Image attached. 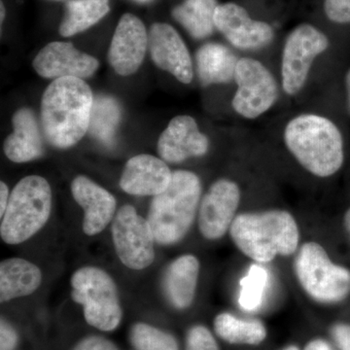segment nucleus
<instances>
[{
	"instance_id": "29",
	"label": "nucleus",
	"mask_w": 350,
	"mask_h": 350,
	"mask_svg": "<svg viewBox=\"0 0 350 350\" xmlns=\"http://www.w3.org/2000/svg\"><path fill=\"white\" fill-rule=\"evenodd\" d=\"M186 350H219V347L211 331L198 325L189 331Z\"/></svg>"
},
{
	"instance_id": "12",
	"label": "nucleus",
	"mask_w": 350,
	"mask_h": 350,
	"mask_svg": "<svg viewBox=\"0 0 350 350\" xmlns=\"http://www.w3.org/2000/svg\"><path fill=\"white\" fill-rule=\"evenodd\" d=\"M214 25L230 43L241 50H254L268 45L273 38L271 25L252 20L243 7L234 3L218 5Z\"/></svg>"
},
{
	"instance_id": "39",
	"label": "nucleus",
	"mask_w": 350,
	"mask_h": 350,
	"mask_svg": "<svg viewBox=\"0 0 350 350\" xmlns=\"http://www.w3.org/2000/svg\"><path fill=\"white\" fill-rule=\"evenodd\" d=\"M283 350H299V349L296 347V345H289V347H287L286 349Z\"/></svg>"
},
{
	"instance_id": "5",
	"label": "nucleus",
	"mask_w": 350,
	"mask_h": 350,
	"mask_svg": "<svg viewBox=\"0 0 350 350\" xmlns=\"http://www.w3.org/2000/svg\"><path fill=\"white\" fill-rule=\"evenodd\" d=\"M52 190L48 181L38 175L18 182L2 216L0 236L7 244H19L31 239L49 219Z\"/></svg>"
},
{
	"instance_id": "34",
	"label": "nucleus",
	"mask_w": 350,
	"mask_h": 350,
	"mask_svg": "<svg viewBox=\"0 0 350 350\" xmlns=\"http://www.w3.org/2000/svg\"><path fill=\"white\" fill-rule=\"evenodd\" d=\"M9 200H10V196H9L8 186L3 181H1V183H0V216L1 217L5 213Z\"/></svg>"
},
{
	"instance_id": "20",
	"label": "nucleus",
	"mask_w": 350,
	"mask_h": 350,
	"mask_svg": "<svg viewBox=\"0 0 350 350\" xmlns=\"http://www.w3.org/2000/svg\"><path fill=\"white\" fill-rule=\"evenodd\" d=\"M200 262L194 255L186 254L175 259L165 271L163 288L170 303L178 310L191 306L197 290Z\"/></svg>"
},
{
	"instance_id": "37",
	"label": "nucleus",
	"mask_w": 350,
	"mask_h": 350,
	"mask_svg": "<svg viewBox=\"0 0 350 350\" xmlns=\"http://www.w3.org/2000/svg\"><path fill=\"white\" fill-rule=\"evenodd\" d=\"M347 94H349V105L350 109V69L349 73L347 75Z\"/></svg>"
},
{
	"instance_id": "7",
	"label": "nucleus",
	"mask_w": 350,
	"mask_h": 350,
	"mask_svg": "<svg viewBox=\"0 0 350 350\" xmlns=\"http://www.w3.org/2000/svg\"><path fill=\"white\" fill-rule=\"evenodd\" d=\"M73 301L84 308L90 325L101 331L116 329L122 319L118 291L111 276L96 267L77 269L71 278Z\"/></svg>"
},
{
	"instance_id": "18",
	"label": "nucleus",
	"mask_w": 350,
	"mask_h": 350,
	"mask_svg": "<svg viewBox=\"0 0 350 350\" xmlns=\"http://www.w3.org/2000/svg\"><path fill=\"white\" fill-rule=\"evenodd\" d=\"M71 192L77 204L84 209L83 231L90 237L100 234L114 215L115 198L105 188L83 175L73 179Z\"/></svg>"
},
{
	"instance_id": "26",
	"label": "nucleus",
	"mask_w": 350,
	"mask_h": 350,
	"mask_svg": "<svg viewBox=\"0 0 350 350\" xmlns=\"http://www.w3.org/2000/svg\"><path fill=\"white\" fill-rule=\"evenodd\" d=\"M120 120L121 107L118 101L107 96L94 98L89 131L96 139L103 144H112Z\"/></svg>"
},
{
	"instance_id": "28",
	"label": "nucleus",
	"mask_w": 350,
	"mask_h": 350,
	"mask_svg": "<svg viewBox=\"0 0 350 350\" xmlns=\"http://www.w3.org/2000/svg\"><path fill=\"white\" fill-rule=\"evenodd\" d=\"M131 340L137 350H178L172 335L148 324H135L131 328Z\"/></svg>"
},
{
	"instance_id": "8",
	"label": "nucleus",
	"mask_w": 350,
	"mask_h": 350,
	"mask_svg": "<svg viewBox=\"0 0 350 350\" xmlns=\"http://www.w3.org/2000/svg\"><path fill=\"white\" fill-rule=\"evenodd\" d=\"M234 79L238 90L232 98V107L244 118L261 116L278 100V88L275 77L256 59H239Z\"/></svg>"
},
{
	"instance_id": "10",
	"label": "nucleus",
	"mask_w": 350,
	"mask_h": 350,
	"mask_svg": "<svg viewBox=\"0 0 350 350\" xmlns=\"http://www.w3.org/2000/svg\"><path fill=\"white\" fill-rule=\"evenodd\" d=\"M325 34L310 25H301L289 34L283 48L282 86L288 94H296L304 87L315 57L327 50Z\"/></svg>"
},
{
	"instance_id": "1",
	"label": "nucleus",
	"mask_w": 350,
	"mask_h": 350,
	"mask_svg": "<svg viewBox=\"0 0 350 350\" xmlns=\"http://www.w3.org/2000/svg\"><path fill=\"white\" fill-rule=\"evenodd\" d=\"M93 103V93L84 80H54L41 100V126L46 139L61 149L77 144L89 131Z\"/></svg>"
},
{
	"instance_id": "30",
	"label": "nucleus",
	"mask_w": 350,
	"mask_h": 350,
	"mask_svg": "<svg viewBox=\"0 0 350 350\" xmlns=\"http://www.w3.org/2000/svg\"><path fill=\"white\" fill-rule=\"evenodd\" d=\"M327 17L338 24L350 23V0H325Z\"/></svg>"
},
{
	"instance_id": "24",
	"label": "nucleus",
	"mask_w": 350,
	"mask_h": 350,
	"mask_svg": "<svg viewBox=\"0 0 350 350\" xmlns=\"http://www.w3.org/2000/svg\"><path fill=\"white\" fill-rule=\"evenodd\" d=\"M109 0H71L59 27L64 38L75 36L96 25L109 12Z\"/></svg>"
},
{
	"instance_id": "21",
	"label": "nucleus",
	"mask_w": 350,
	"mask_h": 350,
	"mask_svg": "<svg viewBox=\"0 0 350 350\" xmlns=\"http://www.w3.org/2000/svg\"><path fill=\"white\" fill-rule=\"evenodd\" d=\"M42 273L36 265L10 258L0 264V301L1 303L29 296L40 286Z\"/></svg>"
},
{
	"instance_id": "19",
	"label": "nucleus",
	"mask_w": 350,
	"mask_h": 350,
	"mask_svg": "<svg viewBox=\"0 0 350 350\" xmlns=\"http://www.w3.org/2000/svg\"><path fill=\"white\" fill-rule=\"evenodd\" d=\"M13 133L4 142V153L14 163H27L43 155L42 137L32 110L22 108L14 114Z\"/></svg>"
},
{
	"instance_id": "33",
	"label": "nucleus",
	"mask_w": 350,
	"mask_h": 350,
	"mask_svg": "<svg viewBox=\"0 0 350 350\" xmlns=\"http://www.w3.org/2000/svg\"><path fill=\"white\" fill-rule=\"evenodd\" d=\"M333 337L342 350H350V325L337 324L333 327Z\"/></svg>"
},
{
	"instance_id": "17",
	"label": "nucleus",
	"mask_w": 350,
	"mask_h": 350,
	"mask_svg": "<svg viewBox=\"0 0 350 350\" xmlns=\"http://www.w3.org/2000/svg\"><path fill=\"white\" fill-rule=\"evenodd\" d=\"M172 174L165 161L142 154L126 163L120 187L130 195L155 197L169 187Z\"/></svg>"
},
{
	"instance_id": "15",
	"label": "nucleus",
	"mask_w": 350,
	"mask_h": 350,
	"mask_svg": "<svg viewBox=\"0 0 350 350\" xmlns=\"http://www.w3.org/2000/svg\"><path fill=\"white\" fill-rule=\"evenodd\" d=\"M148 47L152 59L158 68L167 71L184 84L192 81L194 73L190 53L172 25H152L148 33Z\"/></svg>"
},
{
	"instance_id": "35",
	"label": "nucleus",
	"mask_w": 350,
	"mask_h": 350,
	"mask_svg": "<svg viewBox=\"0 0 350 350\" xmlns=\"http://www.w3.org/2000/svg\"><path fill=\"white\" fill-rule=\"evenodd\" d=\"M305 350H332L331 347H329V345L327 344L325 340H320V338H317V340H313L312 342H308L305 347Z\"/></svg>"
},
{
	"instance_id": "23",
	"label": "nucleus",
	"mask_w": 350,
	"mask_h": 350,
	"mask_svg": "<svg viewBox=\"0 0 350 350\" xmlns=\"http://www.w3.org/2000/svg\"><path fill=\"white\" fill-rule=\"evenodd\" d=\"M217 6L216 0H185L175 7L172 15L193 38L202 39L213 33Z\"/></svg>"
},
{
	"instance_id": "16",
	"label": "nucleus",
	"mask_w": 350,
	"mask_h": 350,
	"mask_svg": "<svg viewBox=\"0 0 350 350\" xmlns=\"http://www.w3.org/2000/svg\"><path fill=\"white\" fill-rule=\"evenodd\" d=\"M208 138L200 133L195 119L188 115L174 117L158 142L159 155L165 162L180 163L208 151Z\"/></svg>"
},
{
	"instance_id": "9",
	"label": "nucleus",
	"mask_w": 350,
	"mask_h": 350,
	"mask_svg": "<svg viewBox=\"0 0 350 350\" xmlns=\"http://www.w3.org/2000/svg\"><path fill=\"white\" fill-rule=\"evenodd\" d=\"M112 239L120 261L131 269L150 266L155 257L154 238L149 221L135 207L124 206L113 219Z\"/></svg>"
},
{
	"instance_id": "32",
	"label": "nucleus",
	"mask_w": 350,
	"mask_h": 350,
	"mask_svg": "<svg viewBox=\"0 0 350 350\" xmlns=\"http://www.w3.org/2000/svg\"><path fill=\"white\" fill-rule=\"evenodd\" d=\"M18 342L17 334L14 331L12 327L1 321L0 327V349L13 350Z\"/></svg>"
},
{
	"instance_id": "2",
	"label": "nucleus",
	"mask_w": 350,
	"mask_h": 350,
	"mask_svg": "<svg viewBox=\"0 0 350 350\" xmlns=\"http://www.w3.org/2000/svg\"><path fill=\"white\" fill-rule=\"evenodd\" d=\"M230 234L239 250L257 262L290 256L298 250L300 241V231L293 216L278 209L239 214L230 228Z\"/></svg>"
},
{
	"instance_id": "25",
	"label": "nucleus",
	"mask_w": 350,
	"mask_h": 350,
	"mask_svg": "<svg viewBox=\"0 0 350 350\" xmlns=\"http://www.w3.org/2000/svg\"><path fill=\"white\" fill-rule=\"evenodd\" d=\"M214 329L219 337L229 344L256 345L267 338V329L262 322L238 319L228 312L215 317Z\"/></svg>"
},
{
	"instance_id": "13",
	"label": "nucleus",
	"mask_w": 350,
	"mask_h": 350,
	"mask_svg": "<svg viewBox=\"0 0 350 350\" xmlns=\"http://www.w3.org/2000/svg\"><path fill=\"white\" fill-rule=\"evenodd\" d=\"M98 64L96 57L68 42L47 44L33 61V68L41 77L54 80L64 77L86 79L96 72Z\"/></svg>"
},
{
	"instance_id": "22",
	"label": "nucleus",
	"mask_w": 350,
	"mask_h": 350,
	"mask_svg": "<svg viewBox=\"0 0 350 350\" xmlns=\"http://www.w3.org/2000/svg\"><path fill=\"white\" fill-rule=\"evenodd\" d=\"M196 61L200 82L209 86L234 79L239 59L222 44L207 43L198 51Z\"/></svg>"
},
{
	"instance_id": "14",
	"label": "nucleus",
	"mask_w": 350,
	"mask_h": 350,
	"mask_svg": "<svg viewBox=\"0 0 350 350\" xmlns=\"http://www.w3.org/2000/svg\"><path fill=\"white\" fill-rule=\"evenodd\" d=\"M148 47V33L144 23L131 14L119 21L108 52V59L119 75L137 72Z\"/></svg>"
},
{
	"instance_id": "38",
	"label": "nucleus",
	"mask_w": 350,
	"mask_h": 350,
	"mask_svg": "<svg viewBox=\"0 0 350 350\" xmlns=\"http://www.w3.org/2000/svg\"><path fill=\"white\" fill-rule=\"evenodd\" d=\"M4 16H5V10H4V5L1 2V23L3 22Z\"/></svg>"
},
{
	"instance_id": "3",
	"label": "nucleus",
	"mask_w": 350,
	"mask_h": 350,
	"mask_svg": "<svg viewBox=\"0 0 350 350\" xmlns=\"http://www.w3.org/2000/svg\"><path fill=\"white\" fill-rule=\"evenodd\" d=\"M285 144L304 169L319 177L335 174L344 163V142L326 117L304 114L288 123Z\"/></svg>"
},
{
	"instance_id": "27",
	"label": "nucleus",
	"mask_w": 350,
	"mask_h": 350,
	"mask_svg": "<svg viewBox=\"0 0 350 350\" xmlns=\"http://www.w3.org/2000/svg\"><path fill=\"white\" fill-rule=\"evenodd\" d=\"M269 273L266 269L253 265L247 275L241 280L239 303L243 310L253 312L261 305L265 290L268 285Z\"/></svg>"
},
{
	"instance_id": "4",
	"label": "nucleus",
	"mask_w": 350,
	"mask_h": 350,
	"mask_svg": "<svg viewBox=\"0 0 350 350\" xmlns=\"http://www.w3.org/2000/svg\"><path fill=\"white\" fill-rule=\"evenodd\" d=\"M200 194L197 175L188 170L172 174L169 187L152 200L147 219L156 241L170 245L186 236L194 222Z\"/></svg>"
},
{
	"instance_id": "36",
	"label": "nucleus",
	"mask_w": 350,
	"mask_h": 350,
	"mask_svg": "<svg viewBox=\"0 0 350 350\" xmlns=\"http://www.w3.org/2000/svg\"><path fill=\"white\" fill-rule=\"evenodd\" d=\"M345 226L347 232H349L350 237V208L347 211L345 215Z\"/></svg>"
},
{
	"instance_id": "6",
	"label": "nucleus",
	"mask_w": 350,
	"mask_h": 350,
	"mask_svg": "<svg viewBox=\"0 0 350 350\" xmlns=\"http://www.w3.org/2000/svg\"><path fill=\"white\" fill-rule=\"evenodd\" d=\"M294 269L301 286L314 301L338 303L350 293V271L334 264L319 243L303 244Z\"/></svg>"
},
{
	"instance_id": "11",
	"label": "nucleus",
	"mask_w": 350,
	"mask_h": 350,
	"mask_svg": "<svg viewBox=\"0 0 350 350\" xmlns=\"http://www.w3.org/2000/svg\"><path fill=\"white\" fill-rule=\"evenodd\" d=\"M241 202V190L236 182L219 179L207 191L200 204L199 228L202 236L215 241L230 230Z\"/></svg>"
},
{
	"instance_id": "31",
	"label": "nucleus",
	"mask_w": 350,
	"mask_h": 350,
	"mask_svg": "<svg viewBox=\"0 0 350 350\" xmlns=\"http://www.w3.org/2000/svg\"><path fill=\"white\" fill-rule=\"evenodd\" d=\"M75 350H118L115 345L107 338L89 337L77 345Z\"/></svg>"
},
{
	"instance_id": "40",
	"label": "nucleus",
	"mask_w": 350,
	"mask_h": 350,
	"mask_svg": "<svg viewBox=\"0 0 350 350\" xmlns=\"http://www.w3.org/2000/svg\"><path fill=\"white\" fill-rule=\"evenodd\" d=\"M135 1L142 2V3H144V2L150 1V0H135Z\"/></svg>"
}]
</instances>
